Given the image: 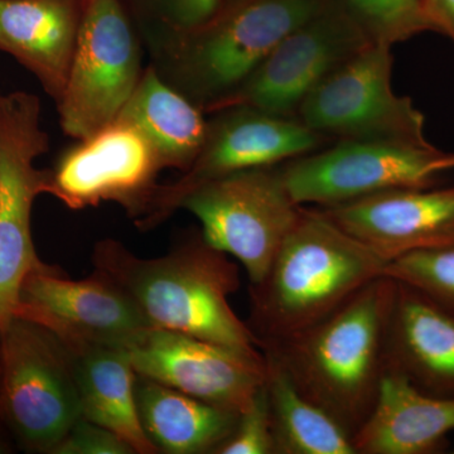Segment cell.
I'll return each mask as SVG.
<instances>
[{
    "mask_svg": "<svg viewBox=\"0 0 454 454\" xmlns=\"http://www.w3.org/2000/svg\"><path fill=\"white\" fill-rule=\"evenodd\" d=\"M365 35L372 44L405 42L432 32L422 0H328Z\"/></svg>",
    "mask_w": 454,
    "mask_h": 454,
    "instance_id": "24",
    "label": "cell"
},
{
    "mask_svg": "<svg viewBox=\"0 0 454 454\" xmlns=\"http://www.w3.org/2000/svg\"><path fill=\"white\" fill-rule=\"evenodd\" d=\"M82 419L112 430L136 454H155L146 437L137 402V375L124 348L100 346L71 354Z\"/></svg>",
    "mask_w": 454,
    "mask_h": 454,
    "instance_id": "22",
    "label": "cell"
},
{
    "mask_svg": "<svg viewBox=\"0 0 454 454\" xmlns=\"http://www.w3.org/2000/svg\"><path fill=\"white\" fill-rule=\"evenodd\" d=\"M387 264L321 211L303 206L268 273L250 284L247 324L260 348L321 321L384 276Z\"/></svg>",
    "mask_w": 454,
    "mask_h": 454,
    "instance_id": "3",
    "label": "cell"
},
{
    "mask_svg": "<svg viewBox=\"0 0 454 454\" xmlns=\"http://www.w3.org/2000/svg\"><path fill=\"white\" fill-rule=\"evenodd\" d=\"M14 316L49 330L70 354L100 346L125 348L152 328L106 277L94 271L86 279H68L47 264L26 278Z\"/></svg>",
    "mask_w": 454,
    "mask_h": 454,
    "instance_id": "13",
    "label": "cell"
},
{
    "mask_svg": "<svg viewBox=\"0 0 454 454\" xmlns=\"http://www.w3.org/2000/svg\"><path fill=\"white\" fill-rule=\"evenodd\" d=\"M327 5V0H226L202 25L155 41L173 88L207 113L236 90L280 41Z\"/></svg>",
    "mask_w": 454,
    "mask_h": 454,
    "instance_id": "4",
    "label": "cell"
},
{
    "mask_svg": "<svg viewBox=\"0 0 454 454\" xmlns=\"http://www.w3.org/2000/svg\"><path fill=\"white\" fill-rule=\"evenodd\" d=\"M95 271L115 283L152 328L175 331L259 354L258 337L230 306L240 286L238 265L201 232L160 258H139L119 241H98Z\"/></svg>",
    "mask_w": 454,
    "mask_h": 454,
    "instance_id": "2",
    "label": "cell"
},
{
    "mask_svg": "<svg viewBox=\"0 0 454 454\" xmlns=\"http://www.w3.org/2000/svg\"><path fill=\"white\" fill-rule=\"evenodd\" d=\"M265 358L276 454H357L351 435L307 399L276 361Z\"/></svg>",
    "mask_w": 454,
    "mask_h": 454,
    "instance_id": "23",
    "label": "cell"
},
{
    "mask_svg": "<svg viewBox=\"0 0 454 454\" xmlns=\"http://www.w3.org/2000/svg\"><path fill=\"white\" fill-rule=\"evenodd\" d=\"M454 432V399L427 395L385 372L369 418L354 435L357 454H433Z\"/></svg>",
    "mask_w": 454,
    "mask_h": 454,
    "instance_id": "19",
    "label": "cell"
},
{
    "mask_svg": "<svg viewBox=\"0 0 454 454\" xmlns=\"http://www.w3.org/2000/svg\"><path fill=\"white\" fill-rule=\"evenodd\" d=\"M279 167L212 179L179 205L200 221L206 243L243 264L250 284L268 273L303 207L286 190Z\"/></svg>",
    "mask_w": 454,
    "mask_h": 454,
    "instance_id": "6",
    "label": "cell"
},
{
    "mask_svg": "<svg viewBox=\"0 0 454 454\" xmlns=\"http://www.w3.org/2000/svg\"><path fill=\"white\" fill-rule=\"evenodd\" d=\"M51 454H134V450L112 430L82 418Z\"/></svg>",
    "mask_w": 454,
    "mask_h": 454,
    "instance_id": "27",
    "label": "cell"
},
{
    "mask_svg": "<svg viewBox=\"0 0 454 454\" xmlns=\"http://www.w3.org/2000/svg\"><path fill=\"white\" fill-rule=\"evenodd\" d=\"M316 208L387 262L454 244V184L391 190Z\"/></svg>",
    "mask_w": 454,
    "mask_h": 454,
    "instance_id": "16",
    "label": "cell"
},
{
    "mask_svg": "<svg viewBox=\"0 0 454 454\" xmlns=\"http://www.w3.org/2000/svg\"><path fill=\"white\" fill-rule=\"evenodd\" d=\"M160 20L163 33L186 31L214 17L226 0H145Z\"/></svg>",
    "mask_w": 454,
    "mask_h": 454,
    "instance_id": "28",
    "label": "cell"
},
{
    "mask_svg": "<svg viewBox=\"0 0 454 454\" xmlns=\"http://www.w3.org/2000/svg\"><path fill=\"white\" fill-rule=\"evenodd\" d=\"M393 47L369 44L319 83L298 110L310 130L331 142L357 140L430 146L422 112L391 86Z\"/></svg>",
    "mask_w": 454,
    "mask_h": 454,
    "instance_id": "7",
    "label": "cell"
},
{
    "mask_svg": "<svg viewBox=\"0 0 454 454\" xmlns=\"http://www.w3.org/2000/svg\"><path fill=\"white\" fill-rule=\"evenodd\" d=\"M432 32L442 33L454 44V0H422Z\"/></svg>",
    "mask_w": 454,
    "mask_h": 454,
    "instance_id": "29",
    "label": "cell"
},
{
    "mask_svg": "<svg viewBox=\"0 0 454 454\" xmlns=\"http://www.w3.org/2000/svg\"><path fill=\"white\" fill-rule=\"evenodd\" d=\"M215 454H276L265 384L252 405L239 417L232 434Z\"/></svg>",
    "mask_w": 454,
    "mask_h": 454,
    "instance_id": "26",
    "label": "cell"
},
{
    "mask_svg": "<svg viewBox=\"0 0 454 454\" xmlns=\"http://www.w3.org/2000/svg\"><path fill=\"white\" fill-rule=\"evenodd\" d=\"M143 71L121 0H83L73 65L57 103L66 136L86 139L115 121Z\"/></svg>",
    "mask_w": 454,
    "mask_h": 454,
    "instance_id": "11",
    "label": "cell"
},
{
    "mask_svg": "<svg viewBox=\"0 0 454 454\" xmlns=\"http://www.w3.org/2000/svg\"><path fill=\"white\" fill-rule=\"evenodd\" d=\"M130 122L149 139L163 168H190L207 137L201 107L170 86L154 65L143 71L137 89L118 118Z\"/></svg>",
    "mask_w": 454,
    "mask_h": 454,
    "instance_id": "21",
    "label": "cell"
},
{
    "mask_svg": "<svg viewBox=\"0 0 454 454\" xmlns=\"http://www.w3.org/2000/svg\"><path fill=\"white\" fill-rule=\"evenodd\" d=\"M369 44L349 18L327 0L318 14L271 50L240 89L206 114L247 106L297 118L310 92Z\"/></svg>",
    "mask_w": 454,
    "mask_h": 454,
    "instance_id": "12",
    "label": "cell"
},
{
    "mask_svg": "<svg viewBox=\"0 0 454 454\" xmlns=\"http://www.w3.org/2000/svg\"><path fill=\"white\" fill-rule=\"evenodd\" d=\"M137 375L241 414L267 379L262 352L249 354L188 334L149 328L125 348Z\"/></svg>",
    "mask_w": 454,
    "mask_h": 454,
    "instance_id": "15",
    "label": "cell"
},
{
    "mask_svg": "<svg viewBox=\"0 0 454 454\" xmlns=\"http://www.w3.org/2000/svg\"><path fill=\"white\" fill-rule=\"evenodd\" d=\"M162 169L160 155L145 134L116 119L62 153L49 169L47 195L70 210L116 202L136 220L153 195Z\"/></svg>",
    "mask_w": 454,
    "mask_h": 454,
    "instance_id": "14",
    "label": "cell"
},
{
    "mask_svg": "<svg viewBox=\"0 0 454 454\" xmlns=\"http://www.w3.org/2000/svg\"><path fill=\"white\" fill-rule=\"evenodd\" d=\"M49 146L40 98L23 91L0 95V330L16 313L26 278L46 265L35 253L31 216L49 186V169L35 162Z\"/></svg>",
    "mask_w": 454,
    "mask_h": 454,
    "instance_id": "9",
    "label": "cell"
},
{
    "mask_svg": "<svg viewBox=\"0 0 454 454\" xmlns=\"http://www.w3.org/2000/svg\"><path fill=\"white\" fill-rule=\"evenodd\" d=\"M395 291V280L376 278L321 321L262 348L352 439L372 413L387 372Z\"/></svg>",
    "mask_w": 454,
    "mask_h": 454,
    "instance_id": "1",
    "label": "cell"
},
{
    "mask_svg": "<svg viewBox=\"0 0 454 454\" xmlns=\"http://www.w3.org/2000/svg\"><path fill=\"white\" fill-rule=\"evenodd\" d=\"M82 418L73 355L14 316L0 330V419L25 450L51 454Z\"/></svg>",
    "mask_w": 454,
    "mask_h": 454,
    "instance_id": "5",
    "label": "cell"
},
{
    "mask_svg": "<svg viewBox=\"0 0 454 454\" xmlns=\"http://www.w3.org/2000/svg\"><path fill=\"white\" fill-rule=\"evenodd\" d=\"M387 372L427 395L454 399V312L404 283L396 282L387 325Z\"/></svg>",
    "mask_w": 454,
    "mask_h": 454,
    "instance_id": "17",
    "label": "cell"
},
{
    "mask_svg": "<svg viewBox=\"0 0 454 454\" xmlns=\"http://www.w3.org/2000/svg\"><path fill=\"white\" fill-rule=\"evenodd\" d=\"M298 205L327 207L402 188L439 186L454 153L430 146L339 140L279 167Z\"/></svg>",
    "mask_w": 454,
    "mask_h": 454,
    "instance_id": "8",
    "label": "cell"
},
{
    "mask_svg": "<svg viewBox=\"0 0 454 454\" xmlns=\"http://www.w3.org/2000/svg\"><path fill=\"white\" fill-rule=\"evenodd\" d=\"M83 0H0V51L31 71L56 104L64 97Z\"/></svg>",
    "mask_w": 454,
    "mask_h": 454,
    "instance_id": "18",
    "label": "cell"
},
{
    "mask_svg": "<svg viewBox=\"0 0 454 454\" xmlns=\"http://www.w3.org/2000/svg\"><path fill=\"white\" fill-rule=\"evenodd\" d=\"M136 391L140 422L158 453L215 454L240 417L139 375Z\"/></svg>",
    "mask_w": 454,
    "mask_h": 454,
    "instance_id": "20",
    "label": "cell"
},
{
    "mask_svg": "<svg viewBox=\"0 0 454 454\" xmlns=\"http://www.w3.org/2000/svg\"><path fill=\"white\" fill-rule=\"evenodd\" d=\"M382 274L414 286L454 312V244L397 256L385 265Z\"/></svg>",
    "mask_w": 454,
    "mask_h": 454,
    "instance_id": "25",
    "label": "cell"
},
{
    "mask_svg": "<svg viewBox=\"0 0 454 454\" xmlns=\"http://www.w3.org/2000/svg\"><path fill=\"white\" fill-rule=\"evenodd\" d=\"M195 162L168 184H158L134 220L143 231L154 229L179 210L182 200L212 179L241 170L282 166L333 145L297 118L239 106L215 113Z\"/></svg>",
    "mask_w": 454,
    "mask_h": 454,
    "instance_id": "10",
    "label": "cell"
}]
</instances>
